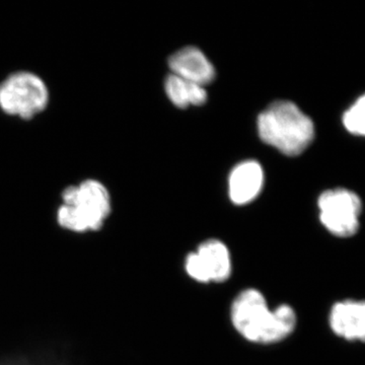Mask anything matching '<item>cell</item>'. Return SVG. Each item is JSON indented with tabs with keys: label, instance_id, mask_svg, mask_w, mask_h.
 <instances>
[{
	"label": "cell",
	"instance_id": "cell-1",
	"mask_svg": "<svg viewBox=\"0 0 365 365\" xmlns=\"http://www.w3.org/2000/svg\"><path fill=\"white\" fill-rule=\"evenodd\" d=\"M230 319L235 331L257 344H274L294 333L297 316L288 304L270 309L265 297L254 288L244 290L230 307Z\"/></svg>",
	"mask_w": 365,
	"mask_h": 365
},
{
	"label": "cell",
	"instance_id": "cell-2",
	"mask_svg": "<svg viewBox=\"0 0 365 365\" xmlns=\"http://www.w3.org/2000/svg\"><path fill=\"white\" fill-rule=\"evenodd\" d=\"M259 136L288 157L302 155L314 138V125L294 103L278 101L258 117Z\"/></svg>",
	"mask_w": 365,
	"mask_h": 365
},
{
	"label": "cell",
	"instance_id": "cell-9",
	"mask_svg": "<svg viewBox=\"0 0 365 365\" xmlns=\"http://www.w3.org/2000/svg\"><path fill=\"white\" fill-rule=\"evenodd\" d=\"M264 173L255 160L239 163L230 176V197L232 203L245 205L254 201L263 187Z\"/></svg>",
	"mask_w": 365,
	"mask_h": 365
},
{
	"label": "cell",
	"instance_id": "cell-5",
	"mask_svg": "<svg viewBox=\"0 0 365 365\" xmlns=\"http://www.w3.org/2000/svg\"><path fill=\"white\" fill-rule=\"evenodd\" d=\"M319 222L331 235L350 237L359 232L362 202L347 189L327 190L319 197Z\"/></svg>",
	"mask_w": 365,
	"mask_h": 365
},
{
	"label": "cell",
	"instance_id": "cell-6",
	"mask_svg": "<svg viewBox=\"0 0 365 365\" xmlns=\"http://www.w3.org/2000/svg\"><path fill=\"white\" fill-rule=\"evenodd\" d=\"M185 269L197 282H225L232 270L230 250L218 240H208L187 256Z\"/></svg>",
	"mask_w": 365,
	"mask_h": 365
},
{
	"label": "cell",
	"instance_id": "cell-4",
	"mask_svg": "<svg viewBox=\"0 0 365 365\" xmlns=\"http://www.w3.org/2000/svg\"><path fill=\"white\" fill-rule=\"evenodd\" d=\"M48 102L47 86L32 72H16L0 83V109L11 116L31 120L44 111Z\"/></svg>",
	"mask_w": 365,
	"mask_h": 365
},
{
	"label": "cell",
	"instance_id": "cell-3",
	"mask_svg": "<svg viewBox=\"0 0 365 365\" xmlns=\"http://www.w3.org/2000/svg\"><path fill=\"white\" fill-rule=\"evenodd\" d=\"M111 212V198L107 188L96 180L67 187L57 211L60 227L71 232H97Z\"/></svg>",
	"mask_w": 365,
	"mask_h": 365
},
{
	"label": "cell",
	"instance_id": "cell-11",
	"mask_svg": "<svg viewBox=\"0 0 365 365\" xmlns=\"http://www.w3.org/2000/svg\"><path fill=\"white\" fill-rule=\"evenodd\" d=\"M343 125L353 135L365 137V95L357 98L343 115Z\"/></svg>",
	"mask_w": 365,
	"mask_h": 365
},
{
	"label": "cell",
	"instance_id": "cell-7",
	"mask_svg": "<svg viewBox=\"0 0 365 365\" xmlns=\"http://www.w3.org/2000/svg\"><path fill=\"white\" fill-rule=\"evenodd\" d=\"M329 326L341 339L365 343V300L335 302L329 314Z\"/></svg>",
	"mask_w": 365,
	"mask_h": 365
},
{
	"label": "cell",
	"instance_id": "cell-8",
	"mask_svg": "<svg viewBox=\"0 0 365 365\" xmlns=\"http://www.w3.org/2000/svg\"><path fill=\"white\" fill-rule=\"evenodd\" d=\"M169 66L172 74L199 86L208 85L215 76L212 63L195 47H185L174 53L170 57Z\"/></svg>",
	"mask_w": 365,
	"mask_h": 365
},
{
	"label": "cell",
	"instance_id": "cell-10",
	"mask_svg": "<svg viewBox=\"0 0 365 365\" xmlns=\"http://www.w3.org/2000/svg\"><path fill=\"white\" fill-rule=\"evenodd\" d=\"M165 88L168 98L178 108L203 105L207 100V93L204 86L179 78L175 74H170L165 79Z\"/></svg>",
	"mask_w": 365,
	"mask_h": 365
}]
</instances>
